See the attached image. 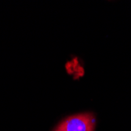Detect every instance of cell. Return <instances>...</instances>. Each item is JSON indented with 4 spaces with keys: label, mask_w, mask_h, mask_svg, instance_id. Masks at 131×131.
Returning <instances> with one entry per match:
<instances>
[{
    "label": "cell",
    "mask_w": 131,
    "mask_h": 131,
    "mask_svg": "<svg viewBox=\"0 0 131 131\" xmlns=\"http://www.w3.org/2000/svg\"><path fill=\"white\" fill-rule=\"evenodd\" d=\"M59 126L65 131H94L95 118L90 113L73 115L66 118Z\"/></svg>",
    "instance_id": "cell-1"
},
{
    "label": "cell",
    "mask_w": 131,
    "mask_h": 131,
    "mask_svg": "<svg viewBox=\"0 0 131 131\" xmlns=\"http://www.w3.org/2000/svg\"><path fill=\"white\" fill-rule=\"evenodd\" d=\"M54 131H65V130H64V129H62L61 126H58L54 129Z\"/></svg>",
    "instance_id": "cell-2"
}]
</instances>
